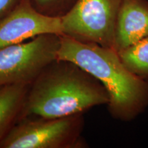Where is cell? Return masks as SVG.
<instances>
[{
	"label": "cell",
	"instance_id": "3",
	"mask_svg": "<svg viewBox=\"0 0 148 148\" xmlns=\"http://www.w3.org/2000/svg\"><path fill=\"white\" fill-rule=\"evenodd\" d=\"M83 114L59 118H21L0 143V148H82Z\"/></svg>",
	"mask_w": 148,
	"mask_h": 148
},
{
	"label": "cell",
	"instance_id": "2",
	"mask_svg": "<svg viewBox=\"0 0 148 148\" xmlns=\"http://www.w3.org/2000/svg\"><path fill=\"white\" fill-rule=\"evenodd\" d=\"M57 59L71 61L103 84L113 119L132 121L148 108V81L131 73L113 48L61 35Z\"/></svg>",
	"mask_w": 148,
	"mask_h": 148
},
{
	"label": "cell",
	"instance_id": "9",
	"mask_svg": "<svg viewBox=\"0 0 148 148\" xmlns=\"http://www.w3.org/2000/svg\"><path fill=\"white\" fill-rule=\"evenodd\" d=\"M117 53L131 73L148 81V36Z\"/></svg>",
	"mask_w": 148,
	"mask_h": 148
},
{
	"label": "cell",
	"instance_id": "6",
	"mask_svg": "<svg viewBox=\"0 0 148 148\" xmlns=\"http://www.w3.org/2000/svg\"><path fill=\"white\" fill-rule=\"evenodd\" d=\"M49 33L62 35L61 18L44 15L34 8L31 0H22L0 23V48Z\"/></svg>",
	"mask_w": 148,
	"mask_h": 148
},
{
	"label": "cell",
	"instance_id": "8",
	"mask_svg": "<svg viewBox=\"0 0 148 148\" xmlns=\"http://www.w3.org/2000/svg\"><path fill=\"white\" fill-rule=\"evenodd\" d=\"M29 86L14 84L0 88V143L21 119Z\"/></svg>",
	"mask_w": 148,
	"mask_h": 148
},
{
	"label": "cell",
	"instance_id": "5",
	"mask_svg": "<svg viewBox=\"0 0 148 148\" xmlns=\"http://www.w3.org/2000/svg\"><path fill=\"white\" fill-rule=\"evenodd\" d=\"M123 0H77L61 18L62 35L114 49L116 18Z\"/></svg>",
	"mask_w": 148,
	"mask_h": 148
},
{
	"label": "cell",
	"instance_id": "10",
	"mask_svg": "<svg viewBox=\"0 0 148 148\" xmlns=\"http://www.w3.org/2000/svg\"><path fill=\"white\" fill-rule=\"evenodd\" d=\"M77 0H31L33 6L44 15L62 18L73 8Z\"/></svg>",
	"mask_w": 148,
	"mask_h": 148
},
{
	"label": "cell",
	"instance_id": "1",
	"mask_svg": "<svg viewBox=\"0 0 148 148\" xmlns=\"http://www.w3.org/2000/svg\"><path fill=\"white\" fill-rule=\"evenodd\" d=\"M108 101V92L97 79L71 61L56 59L29 86L21 119L83 114Z\"/></svg>",
	"mask_w": 148,
	"mask_h": 148
},
{
	"label": "cell",
	"instance_id": "7",
	"mask_svg": "<svg viewBox=\"0 0 148 148\" xmlns=\"http://www.w3.org/2000/svg\"><path fill=\"white\" fill-rule=\"evenodd\" d=\"M148 36V0H123L116 18L114 49L117 52Z\"/></svg>",
	"mask_w": 148,
	"mask_h": 148
},
{
	"label": "cell",
	"instance_id": "12",
	"mask_svg": "<svg viewBox=\"0 0 148 148\" xmlns=\"http://www.w3.org/2000/svg\"><path fill=\"white\" fill-rule=\"evenodd\" d=\"M1 86H0V88H1Z\"/></svg>",
	"mask_w": 148,
	"mask_h": 148
},
{
	"label": "cell",
	"instance_id": "11",
	"mask_svg": "<svg viewBox=\"0 0 148 148\" xmlns=\"http://www.w3.org/2000/svg\"><path fill=\"white\" fill-rule=\"evenodd\" d=\"M22 0H0V23L20 4Z\"/></svg>",
	"mask_w": 148,
	"mask_h": 148
},
{
	"label": "cell",
	"instance_id": "4",
	"mask_svg": "<svg viewBox=\"0 0 148 148\" xmlns=\"http://www.w3.org/2000/svg\"><path fill=\"white\" fill-rule=\"evenodd\" d=\"M61 35L42 34L0 48V86L31 84L47 65L57 59Z\"/></svg>",
	"mask_w": 148,
	"mask_h": 148
}]
</instances>
